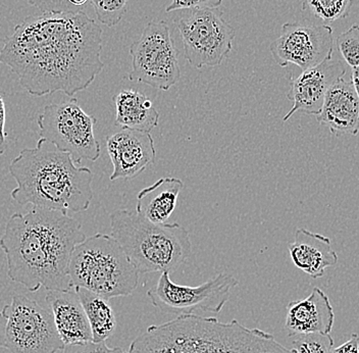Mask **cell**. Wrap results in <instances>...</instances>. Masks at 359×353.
Returning <instances> with one entry per match:
<instances>
[{"instance_id":"cell-1","label":"cell","mask_w":359,"mask_h":353,"mask_svg":"<svg viewBox=\"0 0 359 353\" xmlns=\"http://www.w3.org/2000/svg\"><path fill=\"white\" fill-rule=\"evenodd\" d=\"M102 30L83 11L30 15L4 40L0 64L33 96L88 88L104 67Z\"/></svg>"},{"instance_id":"cell-2","label":"cell","mask_w":359,"mask_h":353,"mask_svg":"<svg viewBox=\"0 0 359 353\" xmlns=\"http://www.w3.org/2000/svg\"><path fill=\"white\" fill-rule=\"evenodd\" d=\"M85 239L82 225L69 213L36 206L13 213L0 238L8 278L30 292L73 289L69 262Z\"/></svg>"},{"instance_id":"cell-3","label":"cell","mask_w":359,"mask_h":353,"mask_svg":"<svg viewBox=\"0 0 359 353\" xmlns=\"http://www.w3.org/2000/svg\"><path fill=\"white\" fill-rule=\"evenodd\" d=\"M8 171L17 183L11 199L21 206L76 213L88 210L93 199L91 170L77 166L71 154L45 139L22 149Z\"/></svg>"},{"instance_id":"cell-4","label":"cell","mask_w":359,"mask_h":353,"mask_svg":"<svg viewBox=\"0 0 359 353\" xmlns=\"http://www.w3.org/2000/svg\"><path fill=\"white\" fill-rule=\"evenodd\" d=\"M127 353H293L273 335L237 320L181 314L139 335Z\"/></svg>"},{"instance_id":"cell-5","label":"cell","mask_w":359,"mask_h":353,"mask_svg":"<svg viewBox=\"0 0 359 353\" xmlns=\"http://www.w3.org/2000/svg\"><path fill=\"white\" fill-rule=\"evenodd\" d=\"M111 236L120 243L140 275L172 273L189 258L192 245L187 229L178 224H156L136 211L111 215Z\"/></svg>"},{"instance_id":"cell-6","label":"cell","mask_w":359,"mask_h":353,"mask_svg":"<svg viewBox=\"0 0 359 353\" xmlns=\"http://www.w3.org/2000/svg\"><path fill=\"white\" fill-rule=\"evenodd\" d=\"M73 287L111 299L129 296L139 284V272L111 235L95 234L74 249L69 267Z\"/></svg>"},{"instance_id":"cell-7","label":"cell","mask_w":359,"mask_h":353,"mask_svg":"<svg viewBox=\"0 0 359 353\" xmlns=\"http://www.w3.org/2000/svg\"><path fill=\"white\" fill-rule=\"evenodd\" d=\"M95 124L96 119L83 111L76 98L46 105L38 119L40 138L71 154L76 165L100 157V144L94 134Z\"/></svg>"},{"instance_id":"cell-8","label":"cell","mask_w":359,"mask_h":353,"mask_svg":"<svg viewBox=\"0 0 359 353\" xmlns=\"http://www.w3.org/2000/svg\"><path fill=\"white\" fill-rule=\"evenodd\" d=\"M132 71L129 80L168 91L181 78L178 51L165 21H151L130 46Z\"/></svg>"},{"instance_id":"cell-9","label":"cell","mask_w":359,"mask_h":353,"mask_svg":"<svg viewBox=\"0 0 359 353\" xmlns=\"http://www.w3.org/2000/svg\"><path fill=\"white\" fill-rule=\"evenodd\" d=\"M177 27L184 55L195 69L219 66L232 51L234 28L217 11L190 10L179 18Z\"/></svg>"},{"instance_id":"cell-10","label":"cell","mask_w":359,"mask_h":353,"mask_svg":"<svg viewBox=\"0 0 359 353\" xmlns=\"http://www.w3.org/2000/svg\"><path fill=\"white\" fill-rule=\"evenodd\" d=\"M238 280L228 273H221L198 286L175 283L170 273H161L156 285L147 292L152 305L165 314H194L196 310L219 314L228 302Z\"/></svg>"},{"instance_id":"cell-11","label":"cell","mask_w":359,"mask_h":353,"mask_svg":"<svg viewBox=\"0 0 359 353\" xmlns=\"http://www.w3.org/2000/svg\"><path fill=\"white\" fill-rule=\"evenodd\" d=\"M8 318L6 348L11 353H56L65 344L53 314L24 295H15L2 309Z\"/></svg>"},{"instance_id":"cell-12","label":"cell","mask_w":359,"mask_h":353,"mask_svg":"<svg viewBox=\"0 0 359 353\" xmlns=\"http://www.w3.org/2000/svg\"><path fill=\"white\" fill-rule=\"evenodd\" d=\"M280 67L295 65L302 71L331 58L334 51L333 29L311 22H285L282 34L269 46Z\"/></svg>"},{"instance_id":"cell-13","label":"cell","mask_w":359,"mask_h":353,"mask_svg":"<svg viewBox=\"0 0 359 353\" xmlns=\"http://www.w3.org/2000/svg\"><path fill=\"white\" fill-rule=\"evenodd\" d=\"M345 73L346 69L342 62L333 58L302 71L297 78L292 80L287 98L293 102V107L283 121H288L297 112L318 116L322 111L327 91Z\"/></svg>"},{"instance_id":"cell-14","label":"cell","mask_w":359,"mask_h":353,"mask_svg":"<svg viewBox=\"0 0 359 353\" xmlns=\"http://www.w3.org/2000/svg\"><path fill=\"white\" fill-rule=\"evenodd\" d=\"M107 149L114 166L111 181L134 179L156 163V146L150 133L123 129L107 138Z\"/></svg>"},{"instance_id":"cell-15","label":"cell","mask_w":359,"mask_h":353,"mask_svg":"<svg viewBox=\"0 0 359 353\" xmlns=\"http://www.w3.org/2000/svg\"><path fill=\"white\" fill-rule=\"evenodd\" d=\"M335 314L327 294L313 288L311 295L302 300L292 301L287 307L285 329L289 337L309 334H330Z\"/></svg>"},{"instance_id":"cell-16","label":"cell","mask_w":359,"mask_h":353,"mask_svg":"<svg viewBox=\"0 0 359 353\" xmlns=\"http://www.w3.org/2000/svg\"><path fill=\"white\" fill-rule=\"evenodd\" d=\"M45 300L65 346L92 341L88 319L75 288L47 291Z\"/></svg>"},{"instance_id":"cell-17","label":"cell","mask_w":359,"mask_h":353,"mask_svg":"<svg viewBox=\"0 0 359 353\" xmlns=\"http://www.w3.org/2000/svg\"><path fill=\"white\" fill-rule=\"evenodd\" d=\"M334 136L358 135L359 98L351 81L341 78L325 95L322 111L316 116Z\"/></svg>"},{"instance_id":"cell-18","label":"cell","mask_w":359,"mask_h":353,"mask_svg":"<svg viewBox=\"0 0 359 353\" xmlns=\"http://www.w3.org/2000/svg\"><path fill=\"white\" fill-rule=\"evenodd\" d=\"M288 247L295 267L313 279L322 278L325 269L338 262V255L332 248L331 239L304 228L296 231L295 239Z\"/></svg>"},{"instance_id":"cell-19","label":"cell","mask_w":359,"mask_h":353,"mask_svg":"<svg viewBox=\"0 0 359 353\" xmlns=\"http://www.w3.org/2000/svg\"><path fill=\"white\" fill-rule=\"evenodd\" d=\"M184 183L174 177H163L139 192L136 211L156 224H165L176 210Z\"/></svg>"},{"instance_id":"cell-20","label":"cell","mask_w":359,"mask_h":353,"mask_svg":"<svg viewBox=\"0 0 359 353\" xmlns=\"http://www.w3.org/2000/svg\"><path fill=\"white\" fill-rule=\"evenodd\" d=\"M116 124L123 129L150 133L158 125L159 114L145 94L122 90L114 98Z\"/></svg>"},{"instance_id":"cell-21","label":"cell","mask_w":359,"mask_h":353,"mask_svg":"<svg viewBox=\"0 0 359 353\" xmlns=\"http://www.w3.org/2000/svg\"><path fill=\"white\" fill-rule=\"evenodd\" d=\"M75 288L88 319L93 342H103L114 335L116 319L109 299L81 287Z\"/></svg>"},{"instance_id":"cell-22","label":"cell","mask_w":359,"mask_h":353,"mask_svg":"<svg viewBox=\"0 0 359 353\" xmlns=\"http://www.w3.org/2000/svg\"><path fill=\"white\" fill-rule=\"evenodd\" d=\"M353 6V0H303L302 10L311 11L325 24L345 19Z\"/></svg>"},{"instance_id":"cell-23","label":"cell","mask_w":359,"mask_h":353,"mask_svg":"<svg viewBox=\"0 0 359 353\" xmlns=\"http://www.w3.org/2000/svg\"><path fill=\"white\" fill-rule=\"evenodd\" d=\"M101 24L114 27L127 13V0H90Z\"/></svg>"},{"instance_id":"cell-24","label":"cell","mask_w":359,"mask_h":353,"mask_svg":"<svg viewBox=\"0 0 359 353\" xmlns=\"http://www.w3.org/2000/svg\"><path fill=\"white\" fill-rule=\"evenodd\" d=\"M334 340L331 335L309 334L295 336L292 342L293 353H332Z\"/></svg>"},{"instance_id":"cell-25","label":"cell","mask_w":359,"mask_h":353,"mask_svg":"<svg viewBox=\"0 0 359 353\" xmlns=\"http://www.w3.org/2000/svg\"><path fill=\"white\" fill-rule=\"evenodd\" d=\"M336 45L345 62L352 69L359 67V26L353 25L337 37Z\"/></svg>"},{"instance_id":"cell-26","label":"cell","mask_w":359,"mask_h":353,"mask_svg":"<svg viewBox=\"0 0 359 353\" xmlns=\"http://www.w3.org/2000/svg\"><path fill=\"white\" fill-rule=\"evenodd\" d=\"M26 1L41 11L42 13H48V11L78 13V11H82L90 0H26Z\"/></svg>"},{"instance_id":"cell-27","label":"cell","mask_w":359,"mask_h":353,"mask_svg":"<svg viewBox=\"0 0 359 353\" xmlns=\"http://www.w3.org/2000/svg\"><path fill=\"white\" fill-rule=\"evenodd\" d=\"M62 353H127L122 348H109L105 341L103 342H90L69 344L65 346Z\"/></svg>"},{"instance_id":"cell-28","label":"cell","mask_w":359,"mask_h":353,"mask_svg":"<svg viewBox=\"0 0 359 353\" xmlns=\"http://www.w3.org/2000/svg\"><path fill=\"white\" fill-rule=\"evenodd\" d=\"M223 0H172L165 8L167 13L178 10H199L210 8L215 10L221 6Z\"/></svg>"},{"instance_id":"cell-29","label":"cell","mask_w":359,"mask_h":353,"mask_svg":"<svg viewBox=\"0 0 359 353\" xmlns=\"http://www.w3.org/2000/svg\"><path fill=\"white\" fill-rule=\"evenodd\" d=\"M332 353H359V336L355 333L350 336L349 340L339 346V347L334 348Z\"/></svg>"},{"instance_id":"cell-30","label":"cell","mask_w":359,"mask_h":353,"mask_svg":"<svg viewBox=\"0 0 359 353\" xmlns=\"http://www.w3.org/2000/svg\"><path fill=\"white\" fill-rule=\"evenodd\" d=\"M6 109L4 96L0 94V147L6 146L8 133L6 131Z\"/></svg>"},{"instance_id":"cell-31","label":"cell","mask_w":359,"mask_h":353,"mask_svg":"<svg viewBox=\"0 0 359 353\" xmlns=\"http://www.w3.org/2000/svg\"><path fill=\"white\" fill-rule=\"evenodd\" d=\"M8 318L4 312H0V348H6V332Z\"/></svg>"},{"instance_id":"cell-32","label":"cell","mask_w":359,"mask_h":353,"mask_svg":"<svg viewBox=\"0 0 359 353\" xmlns=\"http://www.w3.org/2000/svg\"><path fill=\"white\" fill-rule=\"evenodd\" d=\"M351 83L359 98V67L352 69Z\"/></svg>"}]
</instances>
